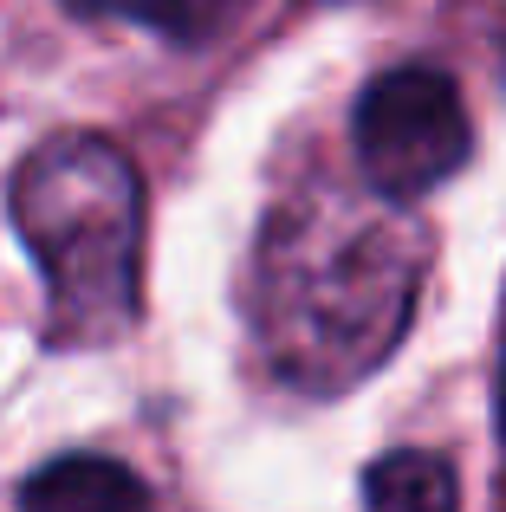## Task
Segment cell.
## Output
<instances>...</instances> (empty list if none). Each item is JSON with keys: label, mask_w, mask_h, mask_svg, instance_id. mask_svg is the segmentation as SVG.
<instances>
[{"label": "cell", "mask_w": 506, "mask_h": 512, "mask_svg": "<svg viewBox=\"0 0 506 512\" xmlns=\"http://www.w3.org/2000/svg\"><path fill=\"white\" fill-rule=\"evenodd\" d=\"M429 234L403 201L351 182H305L273 208L253 260V331L305 396L357 389L396 344L422 299Z\"/></svg>", "instance_id": "1"}, {"label": "cell", "mask_w": 506, "mask_h": 512, "mask_svg": "<svg viewBox=\"0 0 506 512\" xmlns=\"http://www.w3.org/2000/svg\"><path fill=\"white\" fill-rule=\"evenodd\" d=\"M351 143H357V169L377 195L422 201L468 163L474 130L468 111H461V91L442 72L396 65V72L364 85V98L351 111Z\"/></svg>", "instance_id": "3"}, {"label": "cell", "mask_w": 506, "mask_h": 512, "mask_svg": "<svg viewBox=\"0 0 506 512\" xmlns=\"http://www.w3.org/2000/svg\"><path fill=\"white\" fill-rule=\"evenodd\" d=\"M455 467L429 448H403V454H383L370 461L364 474V500L370 506H403V512H435V506H455Z\"/></svg>", "instance_id": "6"}, {"label": "cell", "mask_w": 506, "mask_h": 512, "mask_svg": "<svg viewBox=\"0 0 506 512\" xmlns=\"http://www.w3.org/2000/svg\"><path fill=\"white\" fill-rule=\"evenodd\" d=\"M65 7L85 20H137L176 46H208L234 26L241 0H65Z\"/></svg>", "instance_id": "5"}, {"label": "cell", "mask_w": 506, "mask_h": 512, "mask_svg": "<svg viewBox=\"0 0 506 512\" xmlns=\"http://www.w3.org/2000/svg\"><path fill=\"white\" fill-rule=\"evenodd\" d=\"M325 7H331V0H325ZM338 7H344V0H338Z\"/></svg>", "instance_id": "8"}, {"label": "cell", "mask_w": 506, "mask_h": 512, "mask_svg": "<svg viewBox=\"0 0 506 512\" xmlns=\"http://www.w3.org/2000/svg\"><path fill=\"white\" fill-rule=\"evenodd\" d=\"M500 428H506V331H500Z\"/></svg>", "instance_id": "7"}, {"label": "cell", "mask_w": 506, "mask_h": 512, "mask_svg": "<svg viewBox=\"0 0 506 512\" xmlns=\"http://www.w3.org/2000/svg\"><path fill=\"white\" fill-rule=\"evenodd\" d=\"M13 234L26 240L52 299L59 344H111L137 325L143 299V182L111 137H46L7 188Z\"/></svg>", "instance_id": "2"}, {"label": "cell", "mask_w": 506, "mask_h": 512, "mask_svg": "<svg viewBox=\"0 0 506 512\" xmlns=\"http://www.w3.org/2000/svg\"><path fill=\"white\" fill-rule=\"evenodd\" d=\"M20 506H46V512H111V506H150V487H143L130 467L104 461V454H65V461L39 467L20 487Z\"/></svg>", "instance_id": "4"}]
</instances>
